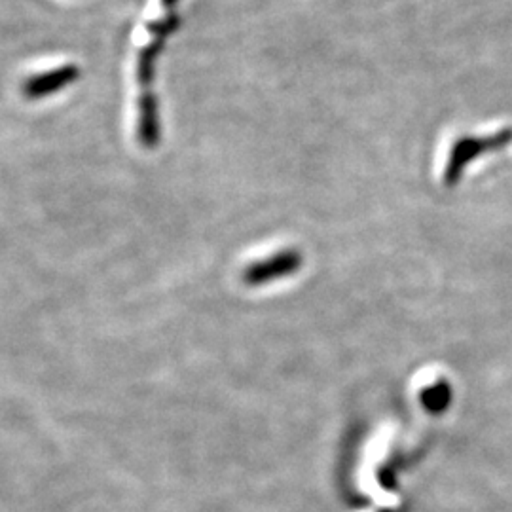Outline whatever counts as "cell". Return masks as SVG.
Masks as SVG:
<instances>
[{
	"label": "cell",
	"instance_id": "obj_1",
	"mask_svg": "<svg viewBox=\"0 0 512 512\" xmlns=\"http://www.w3.org/2000/svg\"><path fill=\"white\" fill-rule=\"evenodd\" d=\"M509 141H512V129H503L492 137H484V139H476V137L459 139L456 147L452 150V154H450L448 165H446L444 181H446V184L456 183L461 171L465 169V165L469 164L473 158L488 152V150L505 147Z\"/></svg>",
	"mask_w": 512,
	"mask_h": 512
},
{
	"label": "cell",
	"instance_id": "obj_2",
	"mask_svg": "<svg viewBox=\"0 0 512 512\" xmlns=\"http://www.w3.org/2000/svg\"><path fill=\"white\" fill-rule=\"evenodd\" d=\"M302 264V256L296 251H285L272 256L268 260H260L253 266H249L243 274V281L247 285H264L277 277H285L296 272Z\"/></svg>",
	"mask_w": 512,
	"mask_h": 512
},
{
	"label": "cell",
	"instance_id": "obj_3",
	"mask_svg": "<svg viewBox=\"0 0 512 512\" xmlns=\"http://www.w3.org/2000/svg\"><path fill=\"white\" fill-rule=\"evenodd\" d=\"M78 76H80V71L76 65H65V67H59L50 73L37 74V76L29 78L23 86V93L29 99H40L44 95H50V93L59 92V90L71 86Z\"/></svg>",
	"mask_w": 512,
	"mask_h": 512
},
{
	"label": "cell",
	"instance_id": "obj_4",
	"mask_svg": "<svg viewBox=\"0 0 512 512\" xmlns=\"http://www.w3.org/2000/svg\"><path fill=\"white\" fill-rule=\"evenodd\" d=\"M423 404L431 412H440L450 404V385L437 384L423 393Z\"/></svg>",
	"mask_w": 512,
	"mask_h": 512
},
{
	"label": "cell",
	"instance_id": "obj_5",
	"mask_svg": "<svg viewBox=\"0 0 512 512\" xmlns=\"http://www.w3.org/2000/svg\"><path fill=\"white\" fill-rule=\"evenodd\" d=\"M165 4H169V2H173V0H164Z\"/></svg>",
	"mask_w": 512,
	"mask_h": 512
}]
</instances>
